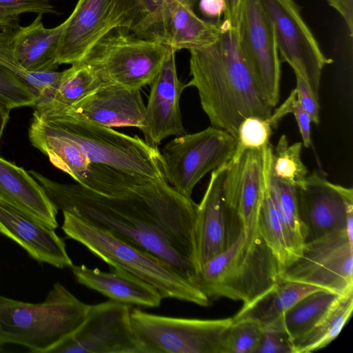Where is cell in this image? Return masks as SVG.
Listing matches in <instances>:
<instances>
[{"mask_svg":"<svg viewBox=\"0 0 353 353\" xmlns=\"http://www.w3.org/2000/svg\"><path fill=\"white\" fill-rule=\"evenodd\" d=\"M271 161L272 159L267 171L264 196L258 219V228L262 239L276 258L281 270L292 262V259L289 252L283 226L268 187V172Z\"/></svg>","mask_w":353,"mask_h":353,"instance_id":"obj_33","label":"cell"},{"mask_svg":"<svg viewBox=\"0 0 353 353\" xmlns=\"http://www.w3.org/2000/svg\"><path fill=\"white\" fill-rule=\"evenodd\" d=\"M57 210L142 248L170 264L195 285L200 267L195 240L196 204L165 180H148L105 195L28 171Z\"/></svg>","mask_w":353,"mask_h":353,"instance_id":"obj_1","label":"cell"},{"mask_svg":"<svg viewBox=\"0 0 353 353\" xmlns=\"http://www.w3.org/2000/svg\"><path fill=\"white\" fill-rule=\"evenodd\" d=\"M28 137L32 145L44 154L57 168L77 183L88 170L90 161L77 143L59 133L47 121L33 115Z\"/></svg>","mask_w":353,"mask_h":353,"instance_id":"obj_25","label":"cell"},{"mask_svg":"<svg viewBox=\"0 0 353 353\" xmlns=\"http://www.w3.org/2000/svg\"><path fill=\"white\" fill-rule=\"evenodd\" d=\"M338 296L325 290L312 292L263 329L285 333L293 345L315 325Z\"/></svg>","mask_w":353,"mask_h":353,"instance_id":"obj_28","label":"cell"},{"mask_svg":"<svg viewBox=\"0 0 353 353\" xmlns=\"http://www.w3.org/2000/svg\"><path fill=\"white\" fill-rule=\"evenodd\" d=\"M273 126L269 119L259 117H249L239 126L236 134V146L233 155H238L245 150H262L268 143Z\"/></svg>","mask_w":353,"mask_h":353,"instance_id":"obj_37","label":"cell"},{"mask_svg":"<svg viewBox=\"0 0 353 353\" xmlns=\"http://www.w3.org/2000/svg\"><path fill=\"white\" fill-rule=\"evenodd\" d=\"M175 52L171 50L152 81L142 127L145 141L157 147L168 137L186 133L183 125L180 98L185 84L179 79Z\"/></svg>","mask_w":353,"mask_h":353,"instance_id":"obj_17","label":"cell"},{"mask_svg":"<svg viewBox=\"0 0 353 353\" xmlns=\"http://www.w3.org/2000/svg\"><path fill=\"white\" fill-rule=\"evenodd\" d=\"M42 15L38 14L30 25L13 30L11 39L15 57L32 72L53 71L59 65L57 52L64 23L46 28Z\"/></svg>","mask_w":353,"mask_h":353,"instance_id":"obj_22","label":"cell"},{"mask_svg":"<svg viewBox=\"0 0 353 353\" xmlns=\"http://www.w3.org/2000/svg\"><path fill=\"white\" fill-rule=\"evenodd\" d=\"M226 164L213 170L201 202L196 208L194 233L201 268L224 252L236 236L230 232L232 219L239 221L228 210L223 192Z\"/></svg>","mask_w":353,"mask_h":353,"instance_id":"obj_20","label":"cell"},{"mask_svg":"<svg viewBox=\"0 0 353 353\" xmlns=\"http://www.w3.org/2000/svg\"><path fill=\"white\" fill-rule=\"evenodd\" d=\"M137 13L130 30L138 37L169 46L170 10L176 0H136Z\"/></svg>","mask_w":353,"mask_h":353,"instance_id":"obj_31","label":"cell"},{"mask_svg":"<svg viewBox=\"0 0 353 353\" xmlns=\"http://www.w3.org/2000/svg\"><path fill=\"white\" fill-rule=\"evenodd\" d=\"M12 109L0 101V143Z\"/></svg>","mask_w":353,"mask_h":353,"instance_id":"obj_45","label":"cell"},{"mask_svg":"<svg viewBox=\"0 0 353 353\" xmlns=\"http://www.w3.org/2000/svg\"><path fill=\"white\" fill-rule=\"evenodd\" d=\"M170 12L169 46L175 51L201 48L218 39L221 24L203 20L189 5L177 1Z\"/></svg>","mask_w":353,"mask_h":353,"instance_id":"obj_27","label":"cell"},{"mask_svg":"<svg viewBox=\"0 0 353 353\" xmlns=\"http://www.w3.org/2000/svg\"><path fill=\"white\" fill-rule=\"evenodd\" d=\"M296 199L305 243L345 230L347 203L353 199L352 188L334 184L314 172L296 185Z\"/></svg>","mask_w":353,"mask_h":353,"instance_id":"obj_16","label":"cell"},{"mask_svg":"<svg viewBox=\"0 0 353 353\" xmlns=\"http://www.w3.org/2000/svg\"><path fill=\"white\" fill-rule=\"evenodd\" d=\"M176 1L189 5L190 0H176Z\"/></svg>","mask_w":353,"mask_h":353,"instance_id":"obj_46","label":"cell"},{"mask_svg":"<svg viewBox=\"0 0 353 353\" xmlns=\"http://www.w3.org/2000/svg\"><path fill=\"white\" fill-rule=\"evenodd\" d=\"M268 187L283 226L289 252L294 261L300 255L305 245L297 210L296 186L275 179L271 173L270 165Z\"/></svg>","mask_w":353,"mask_h":353,"instance_id":"obj_30","label":"cell"},{"mask_svg":"<svg viewBox=\"0 0 353 353\" xmlns=\"http://www.w3.org/2000/svg\"><path fill=\"white\" fill-rule=\"evenodd\" d=\"M1 345H2V344H1V342H0V347L1 346Z\"/></svg>","mask_w":353,"mask_h":353,"instance_id":"obj_47","label":"cell"},{"mask_svg":"<svg viewBox=\"0 0 353 353\" xmlns=\"http://www.w3.org/2000/svg\"><path fill=\"white\" fill-rule=\"evenodd\" d=\"M137 13L136 0H78L63 21L57 63L81 62L102 37L111 30H130Z\"/></svg>","mask_w":353,"mask_h":353,"instance_id":"obj_13","label":"cell"},{"mask_svg":"<svg viewBox=\"0 0 353 353\" xmlns=\"http://www.w3.org/2000/svg\"><path fill=\"white\" fill-rule=\"evenodd\" d=\"M272 145L262 150H245L226 164L223 192L226 206L245 233H257L258 219L266 184Z\"/></svg>","mask_w":353,"mask_h":353,"instance_id":"obj_15","label":"cell"},{"mask_svg":"<svg viewBox=\"0 0 353 353\" xmlns=\"http://www.w3.org/2000/svg\"><path fill=\"white\" fill-rule=\"evenodd\" d=\"M26 12L56 13L50 0H0V29H18L19 16Z\"/></svg>","mask_w":353,"mask_h":353,"instance_id":"obj_38","label":"cell"},{"mask_svg":"<svg viewBox=\"0 0 353 353\" xmlns=\"http://www.w3.org/2000/svg\"><path fill=\"white\" fill-rule=\"evenodd\" d=\"M115 28L102 37L81 61L105 83L130 90L150 85L172 49L168 45Z\"/></svg>","mask_w":353,"mask_h":353,"instance_id":"obj_7","label":"cell"},{"mask_svg":"<svg viewBox=\"0 0 353 353\" xmlns=\"http://www.w3.org/2000/svg\"><path fill=\"white\" fill-rule=\"evenodd\" d=\"M243 0H225L226 14L223 22L232 29L239 30L240 17Z\"/></svg>","mask_w":353,"mask_h":353,"instance_id":"obj_44","label":"cell"},{"mask_svg":"<svg viewBox=\"0 0 353 353\" xmlns=\"http://www.w3.org/2000/svg\"><path fill=\"white\" fill-rule=\"evenodd\" d=\"M13 30L3 28L0 31V65L10 72L34 94L36 99L56 85L64 72L55 70L32 72L26 70L17 59L12 47Z\"/></svg>","mask_w":353,"mask_h":353,"instance_id":"obj_32","label":"cell"},{"mask_svg":"<svg viewBox=\"0 0 353 353\" xmlns=\"http://www.w3.org/2000/svg\"><path fill=\"white\" fill-rule=\"evenodd\" d=\"M145 110V106L139 90L107 83L69 108L63 115L57 118H70L111 128L136 127L140 129L143 125Z\"/></svg>","mask_w":353,"mask_h":353,"instance_id":"obj_19","label":"cell"},{"mask_svg":"<svg viewBox=\"0 0 353 353\" xmlns=\"http://www.w3.org/2000/svg\"><path fill=\"white\" fill-rule=\"evenodd\" d=\"M0 101L13 109L33 106L36 96L23 83L0 65Z\"/></svg>","mask_w":353,"mask_h":353,"instance_id":"obj_39","label":"cell"},{"mask_svg":"<svg viewBox=\"0 0 353 353\" xmlns=\"http://www.w3.org/2000/svg\"><path fill=\"white\" fill-rule=\"evenodd\" d=\"M90 307L59 282L41 303L0 295V342L23 345L32 352L50 353L81 325Z\"/></svg>","mask_w":353,"mask_h":353,"instance_id":"obj_5","label":"cell"},{"mask_svg":"<svg viewBox=\"0 0 353 353\" xmlns=\"http://www.w3.org/2000/svg\"><path fill=\"white\" fill-rule=\"evenodd\" d=\"M353 244L345 230L305 243L300 255L279 273L280 280L303 283L343 295L353 291Z\"/></svg>","mask_w":353,"mask_h":353,"instance_id":"obj_10","label":"cell"},{"mask_svg":"<svg viewBox=\"0 0 353 353\" xmlns=\"http://www.w3.org/2000/svg\"><path fill=\"white\" fill-rule=\"evenodd\" d=\"M190 81L212 126L235 139L241 123L254 116L269 118L272 109L261 93L241 52L239 30L222 22L213 43L189 50Z\"/></svg>","mask_w":353,"mask_h":353,"instance_id":"obj_2","label":"cell"},{"mask_svg":"<svg viewBox=\"0 0 353 353\" xmlns=\"http://www.w3.org/2000/svg\"><path fill=\"white\" fill-rule=\"evenodd\" d=\"M296 75V98L304 110L307 112L311 119L312 122L319 124V101L316 99L310 88L305 80L298 74Z\"/></svg>","mask_w":353,"mask_h":353,"instance_id":"obj_42","label":"cell"},{"mask_svg":"<svg viewBox=\"0 0 353 353\" xmlns=\"http://www.w3.org/2000/svg\"><path fill=\"white\" fill-rule=\"evenodd\" d=\"M148 180L152 179L91 162L88 170L77 183L102 194L114 195Z\"/></svg>","mask_w":353,"mask_h":353,"instance_id":"obj_34","label":"cell"},{"mask_svg":"<svg viewBox=\"0 0 353 353\" xmlns=\"http://www.w3.org/2000/svg\"><path fill=\"white\" fill-rule=\"evenodd\" d=\"M134 329L145 353H219L222 336L232 318L171 317L131 309Z\"/></svg>","mask_w":353,"mask_h":353,"instance_id":"obj_9","label":"cell"},{"mask_svg":"<svg viewBox=\"0 0 353 353\" xmlns=\"http://www.w3.org/2000/svg\"><path fill=\"white\" fill-rule=\"evenodd\" d=\"M131 308L110 299L90 305L81 325L50 353H145L132 325Z\"/></svg>","mask_w":353,"mask_h":353,"instance_id":"obj_12","label":"cell"},{"mask_svg":"<svg viewBox=\"0 0 353 353\" xmlns=\"http://www.w3.org/2000/svg\"><path fill=\"white\" fill-rule=\"evenodd\" d=\"M72 274L80 284L108 297L130 305L157 307L163 299L158 290L149 283L121 269L110 272L72 265Z\"/></svg>","mask_w":353,"mask_h":353,"instance_id":"obj_21","label":"cell"},{"mask_svg":"<svg viewBox=\"0 0 353 353\" xmlns=\"http://www.w3.org/2000/svg\"><path fill=\"white\" fill-rule=\"evenodd\" d=\"M343 18L350 37L353 34V0H325Z\"/></svg>","mask_w":353,"mask_h":353,"instance_id":"obj_43","label":"cell"},{"mask_svg":"<svg viewBox=\"0 0 353 353\" xmlns=\"http://www.w3.org/2000/svg\"><path fill=\"white\" fill-rule=\"evenodd\" d=\"M236 146L232 135L213 126L176 136L161 153L165 179L180 194L192 199L197 183L209 172L227 164Z\"/></svg>","mask_w":353,"mask_h":353,"instance_id":"obj_8","label":"cell"},{"mask_svg":"<svg viewBox=\"0 0 353 353\" xmlns=\"http://www.w3.org/2000/svg\"><path fill=\"white\" fill-rule=\"evenodd\" d=\"M59 83L36 99L33 115L44 119L61 117L66 110L105 83L83 61L63 70Z\"/></svg>","mask_w":353,"mask_h":353,"instance_id":"obj_23","label":"cell"},{"mask_svg":"<svg viewBox=\"0 0 353 353\" xmlns=\"http://www.w3.org/2000/svg\"><path fill=\"white\" fill-rule=\"evenodd\" d=\"M294 114L298 124L302 138V144L305 148L310 147L311 139V119L304 109L301 107L296 98V92L294 89L285 102L278 108L274 112H272L269 119L273 128H275L279 121L286 114Z\"/></svg>","mask_w":353,"mask_h":353,"instance_id":"obj_40","label":"cell"},{"mask_svg":"<svg viewBox=\"0 0 353 353\" xmlns=\"http://www.w3.org/2000/svg\"><path fill=\"white\" fill-rule=\"evenodd\" d=\"M274 29L279 54L301 77L319 101L323 68L332 63L322 52L294 0H260Z\"/></svg>","mask_w":353,"mask_h":353,"instance_id":"obj_11","label":"cell"},{"mask_svg":"<svg viewBox=\"0 0 353 353\" xmlns=\"http://www.w3.org/2000/svg\"><path fill=\"white\" fill-rule=\"evenodd\" d=\"M353 310V291L339 295L315 325L293 344V353H308L327 346L350 319Z\"/></svg>","mask_w":353,"mask_h":353,"instance_id":"obj_29","label":"cell"},{"mask_svg":"<svg viewBox=\"0 0 353 353\" xmlns=\"http://www.w3.org/2000/svg\"><path fill=\"white\" fill-rule=\"evenodd\" d=\"M263 333V326L255 320L232 319L222 336L219 353H256Z\"/></svg>","mask_w":353,"mask_h":353,"instance_id":"obj_36","label":"cell"},{"mask_svg":"<svg viewBox=\"0 0 353 353\" xmlns=\"http://www.w3.org/2000/svg\"><path fill=\"white\" fill-rule=\"evenodd\" d=\"M256 353H293V345L285 333L272 329H263Z\"/></svg>","mask_w":353,"mask_h":353,"instance_id":"obj_41","label":"cell"},{"mask_svg":"<svg viewBox=\"0 0 353 353\" xmlns=\"http://www.w3.org/2000/svg\"><path fill=\"white\" fill-rule=\"evenodd\" d=\"M302 147L301 142L289 145L284 134L280 137L272 155L271 173L275 179L296 186L307 176L301 158Z\"/></svg>","mask_w":353,"mask_h":353,"instance_id":"obj_35","label":"cell"},{"mask_svg":"<svg viewBox=\"0 0 353 353\" xmlns=\"http://www.w3.org/2000/svg\"><path fill=\"white\" fill-rule=\"evenodd\" d=\"M44 120L77 143L92 163L149 179L165 180L158 147L137 136L131 137L111 128L70 118Z\"/></svg>","mask_w":353,"mask_h":353,"instance_id":"obj_6","label":"cell"},{"mask_svg":"<svg viewBox=\"0 0 353 353\" xmlns=\"http://www.w3.org/2000/svg\"><path fill=\"white\" fill-rule=\"evenodd\" d=\"M61 229L113 268L126 271L149 283L163 299H174L206 307V296L168 263L77 216L63 212Z\"/></svg>","mask_w":353,"mask_h":353,"instance_id":"obj_4","label":"cell"},{"mask_svg":"<svg viewBox=\"0 0 353 353\" xmlns=\"http://www.w3.org/2000/svg\"><path fill=\"white\" fill-rule=\"evenodd\" d=\"M239 41L245 61L268 103L279 99L281 60L273 23L260 0H243Z\"/></svg>","mask_w":353,"mask_h":353,"instance_id":"obj_14","label":"cell"},{"mask_svg":"<svg viewBox=\"0 0 353 353\" xmlns=\"http://www.w3.org/2000/svg\"><path fill=\"white\" fill-rule=\"evenodd\" d=\"M0 199L36 216L56 229L58 210L28 171L0 157Z\"/></svg>","mask_w":353,"mask_h":353,"instance_id":"obj_24","label":"cell"},{"mask_svg":"<svg viewBox=\"0 0 353 353\" xmlns=\"http://www.w3.org/2000/svg\"><path fill=\"white\" fill-rule=\"evenodd\" d=\"M280 270L259 232L245 234L241 226L230 245L200 268L195 285L210 303L225 297L245 306L279 281Z\"/></svg>","mask_w":353,"mask_h":353,"instance_id":"obj_3","label":"cell"},{"mask_svg":"<svg viewBox=\"0 0 353 353\" xmlns=\"http://www.w3.org/2000/svg\"><path fill=\"white\" fill-rule=\"evenodd\" d=\"M320 290H323L303 283L279 280L272 288L253 303L243 306L232 319L249 318L259 322L264 328L299 300Z\"/></svg>","mask_w":353,"mask_h":353,"instance_id":"obj_26","label":"cell"},{"mask_svg":"<svg viewBox=\"0 0 353 353\" xmlns=\"http://www.w3.org/2000/svg\"><path fill=\"white\" fill-rule=\"evenodd\" d=\"M55 229L32 214L0 199V232L21 245L39 263L59 269L73 263Z\"/></svg>","mask_w":353,"mask_h":353,"instance_id":"obj_18","label":"cell"}]
</instances>
